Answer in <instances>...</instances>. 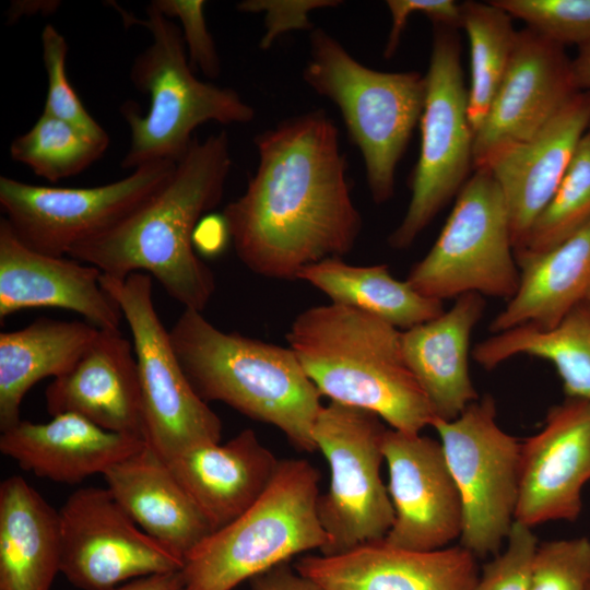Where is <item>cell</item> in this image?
<instances>
[{"label": "cell", "instance_id": "1", "mask_svg": "<svg viewBox=\"0 0 590 590\" xmlns=\"http://www.w3.org/2000/svg\"><path fill=\"white\" fill-rule=\"evenodd\" d=\"M255 145L257 168L222 213L238 259L261 276L295 280L311 264L349 253L363 221L328 114L286 118L257 134Z\"/></svg>", "mask_w": 590, "mask_h": 590}, {"label": "cell", "instance_id": "2", "mask_svg": "<svg viewBox=\"0 0 590 590\" xmlns=\"http://www.w3.org/2000/svg\"><path fill=\"white\" fill-rule=\"evenodd\" d=\"M231 166L225 130L194 138L158 191L68 257L118 279L146 271L185 308L202 312L214 294L215 278L196 253L193 234L202 215L221 202Z\"/></svg>", "mask_w": 590, "mask_h": 590}, {"label": "cell", "instance_id": "3", "mask_svg": "<svg viewBox=\"0 0 590 590\" xmlns=\"http://www.w3.org/2000/svg\"><path fill=\"white\" fill-rule=\"evenodd\" d=\"M401 333L368 312L330 303L298 314L286 340L321 396L421 434L436 415L405 362Z\"/></svg>", "mask_w": 590, "mask_h": 590}, {"label": "cell", "instance_id": "4", "mask_svg": "<svg viewBox=\"0 0 590 590\" xmlns=\"http://www.w3.org/2000/svg\"><path fill=\"white\" fill-rule=\"evenodd\" d=\"M169 334L180 366L203 401L223 402L275 426L298 450L317 449L312 429L321 394L290 347L224 332L188 308Z\"/></svg>", "mask_w": 590, "mask_h": 590}, {"label": "cell", "instance_id": "5", "mask_svg": "<svg viewBox=\"0 0 590 590\" xmlns=\"http://www.w3.org/2000/svg\"><path fill=\"white\" fill-rule=\"evenodd\" d=\"M111 5L127 27L143 26L152 37L130 69L132 85L150 96L149 109L142 115L130 101L120 107L131 134L122 168L135 169L156 162L177 164L189 150L193 131L202 123L215 121L227 126L253 120V107L237 91L194 75L176 23L151 3L145 19L126 12L116 3Z\"/></svg>", "mask_w": 590, "mask_h": 590}, {"label": "cell", "instance_id": "6", "mask_svg": "<svg viewBox=\"0 0 590 590\" xmlns=\"http://www.w3.org/2000/svg\"><path fill=\"white\" fill-rule=\"evenodd\" d=\"M303 80L339 108L362 154L371 199L377 204L389 201L397 165L423 113L425 75L370 69L330 33L314 28Z\"/></svg>", "mask_w": 590, "mask_h": 590}, {"label": "cell", "instance_id": "7", "mask_svg": "<svg viewBox=\"0 0 590 590\" xmlns=\"http://www.w3.org/2000/svg\"><path fill=\"white\" fill-rule=\"evenodd\" d=\"M319 480L307 460H280L257 502L186 556L184 590H232L297 554L320 551L327 538L317 511Z\"/></svg>", "mask_w": 590, "mask_h": 590}, {"label": "cell", "instance_id": "8", "mask_svg": "<svg viewBox=\"0 0 590 590\" xmlns=\"http://www.w3.org/2000/svg\"><path fill=\"white\" fill-rule=\"evenodd\" d=\"M99 282L120 308L132 335L146 444L168 461L188 448L220 442L222 422L179 364L169 331L154 306L152 276L134 272L118 279L102 273Z\"/></svg>", "mask_w": 590, "mask_h": 590}, {"label": "cell", "instance_id": "9", "mask_svg": "<svg viewBox=\"0 0 590 590\" xmlns=\"http://www.w3.org/2000/svg\"><path fill=\"white\" fill-rule=\"evenodd\" d=\"M507 205L487 169H474L429 251L406 281L444 302L469 293L507 299L519 285Z\"/></svg>", "mask_w": 590, "mask_h": 590}, {"label": "cell", "instance_id": "10", "mask_svg": "<svg viewBox=\"0 0 590 590\" xmlns=\"http://www.w3.org/2000/svg\"><path fill=\"white\" fill-rule=\"evenodd\" d=\"M456 30L434 25L426 95L420 119V156L403 219L388 238L394 249L410 247L441 209L457 197L474 169L475 132Z\"/></svg>", "mask_w": 590, "mask_h": 590}, {"label": "cell", "instance_id": "11", "mask_svg": "<svg viewBox=\"0 0 590 590\" xmlns=\"http://www.w3.org/2000/svg\"><path fill=\"white\" fill-rule=\"evenodd\" d=\"M386 430L370 411L331 401L322 405L312 429L330 469L329 487L317 503L327 538L321 555L384 540L389 532L394 509L380 475Z\"/></svg>", "mask_w": 590, "mask_h": 590}, {"label": "cell", "instance_id": "12", "mask_svg": "<svg viewBox=\"0 0 590 590\" xmlns=\"http://www.w3.org/2000/svg\"><path fill=\"white\" fill-rule=\"evenodd\" d=\"M432 427L461 498L460 545L475 557L496 554L515 522L521 444L497 424L489 394Z\"/></svg>", "mask_w": 590, "mask_h": 590}, {"label": "cell", "instance_id": "13", "mask_svg": "<svg viewBox=\"0 0 590 590\" xmlns=\"http://www.w3.org/2000/svg\"><path fill=\"white\" fill-rule=\"evenodd\" d=\"M176 164L156 162L110 184L62 188L0 177L4 219L27 247L64 257L75 246L122 222L172 177Z\"/></svg>", "mask_w": 590, "mask_h": 590}, {"label": "cell", "instance_id": "14", "mask_svg": "<svg viewBox=\"0 0 590 590\" xmlns=\"http://www.w3.org/2000/svg\"><path fill=\"white\" fill-rule=\"evenodd\" d=\"M60 573L82 590H113L129 579L179 571L184 560L148 535L107 487L74 491L59 510Z\"/></svg>", "mask_w": 590, "mask_h": 590}, {"label": "cell", "instance_id": "15", "mask_svg": "<svg viewBox=\"0 0 590 590\" xmlns=\"http://www.w3.org/2000/svg\"><path fill=\"white\" fill-rule=\"evenodd\" d=\"M382 451L394 509L384 541L403 550L434 551L460 538L461 498L440 441L387 428Z\"/></svg>", "mask_w": 590, "mask_h": 590}, {"label": "cell", "instance_id": "16", "mask_svg": "<svg viewBox=\"0 0 590 590\" xmlns=\"http://www.w3.org/2000/svg\"><path fill=\"white\" fill-rule=\"evenodd\" d=\"M577 92L565 47L520 30L509 68L475 132L474 169L534 135Z\"/></svg>", "mask_w": 590, "mask_h": 590}, {"label": "cell", "instance_id": "17", "mask_svg": "<svg viewBox=\"0 0 590 590\" xmlns=\"http://www.w3.org/2000/svg\"><path fill=\"white\" fill-rule=\"evenodd\" d=\"M590 481V402L566 398L548 409L542 429L521 444L515 520L533 528L575 521Z\"/></svg>", "mask_w": 590, "mask_h": 590}, {"label": "cell", "instance_id": "18", "mask_svg": "<svg viewBox=\"0 0 590 590\" xmlns=\"http://www.w3.org/2000/svg\"><path fill=\"white\" fill-rule=\"evenodd\" d=\"M475 558L460 544L410 551L379 540L337 555L304 556L294 567L320 590H473Z\"/></svg>", "mask_w": 590, "mask_h": 590}, {"label": "cell", "instance_id": "19", "mask_svg": "<svg viewBox=\"0 0 590 590\" xmlns=\"http://www.w3.org/2000/svg\"><path fill=\"white\" fill-rule=\"evenodd\" d=\"M102 272L68 256L55 257L23 244L0 219V319L28 308L80 314L98 329L117 330L122 312L101 286Z\"/></svg>", "mask_w": 590, "mask_h": 590}, {"label": "cell", "instance_id": "20", "mask_svg": "<svg viewBox=\"0 0 590 590\" xmlns=\"http://www.w3.org/2000/svg\"><path fill=\"white\" fill-rule=\"evenodd\" d=\"M589 126L590 91H578L534 135L483 168L505 199L515 251L560 184Z\"/></svg>", "mask_w": 590, "mask_h": 590}, {"label": "cell", "instance_id": "21", "mask_svg": "<svg viewBox=\"0 0 590 590\" xmlns=\"http://www.w3.org/2000/svg\"><path fill=\"white\" fill-rule=\"evenodd\" d=\"M45 400L51 416L75 413L108 432L144 439L135 356L119 329H99L72 368L48 385Z\"/></svg>", "mask_w": 590, "mask_h": 590}, {"label": "cell", "instance_id": "22", "mask_svg": "<svg viewBox=\"0 0 590 590\" xmlns=\"http://www.w3.org/2000/svg\"><path fill=\"white\" fill-rule=\"evenodd\" d=\"M166 462L213 532L257 502L280 460L247 428L225 444L198 445Z\"/></svg>", "mask_w": 590, "mask_h": 590}, {"label": "cell", "instance_id": "23", "mask_svg": "<svg viewBox=\"0 0 590 590\" xmlns=\"http://www.w3.org/2000/svg\"><path fill=\"white\" fill-rule=\"evenodd\" d=\"M145 444L139 437L103 429L75 413L55 415L47 423L21 420L0 436V451L20 468L67 484L104 474Z\"/></svg>", "mask_w": 590, "mask_h": 590}, {"label": "cell", "instance_id": "24", "mask_svg": "<svg viewBox=\"0 0 590 590\" xmlns=\"http://www.w3.org/2000/svg\"><path fill=\"white\" fill-rule=\"evenodd\" d=\"M485 297L469 293L435 319L401 333L405 362L436 418L451 421L479 399L469 370L470 340Z\"/></svg>", "mask_w": 590, "mask_h": 590}, {"label": "cell", "instance_id": "25", "mask_svg": "<svg viewBox=\"0 0 590 590\" xmlns=\"http://www.w3.org/2000/svg\"><path fill=\"white\" fill-rule=\"evenodd\" d=\"M103 475L106 487L137 526L184 563L212 532L167 462L148 444Z\"/></svg>", "mask_w": 590, "mask_h": 590}, {"label": "cell", "instance_id": "26", "mask_svg": "<svg viewBox=\"0 0 590 590\" xmlns=\"http://www.w3.org/2000/svg\"><path fill=\"white\" fill-rule=\"evenodd\" d=\"M516 260L519 285L493 318V334L522 324L551 329L583 302L590 286V221L553 248L519 253Z\"/></svg>", "mask_w": 590, "mask_h": 590}, {"label": "cell", "instance_id": "27", "mask_svg": "<svg viewBox=\"0 0 590 590\" xmlns=\"http://www.w3.org/2000/svg\"><path fill=\"white\" fill-rule=\"evenodd\" d=\"M59 511L22 476L0 484V590H50L60 573Z\"/></svg>", "mask_w": 590, "mask_h": 590}, {"label": "cell", "instance_id": "28", "mask_svg": "<svg viewBox=\"0 0 590 590\" xmlns=\"http://www.w3.org/2000/svg\"><path fill=\"white\" fill-rule=\"evenodd\" d=\"M90 322L37 318L28 326L0 333V429L20 421L27 391L46 377L72 368L97 335Z\"/></svg>", "mask_w": 590, "mask_h": 590}, {"label": "cell", "instance_id": "29", "mask_svg": "<svg viewBox=\"0 0 590 590\" xmlns=\"http://www.w3.org/2000/svg\"><path fill=\"white\" fill-rule=\"evenodd\" d=\"M297 279L324 293L331 303L368 312L401 331L445 311L444 302L420 294L406 280H397L385 264L353 266L330 258L305 268Z\"/></svg>", "mask_w": 590, "mask_h": 590}, {"label": "cell", "instance_id": "30", "mask_svg": "<svg viewBox=\"0 0 590 590\" xmlns=\"http://www.w3.org/2000/svg\"><path fill=\"white\" fill-rule=\"evenodd\" d=\"M519 355L548 361L566 398L590 402V305L581 302L551 329L522 324L494 333L472 351L473 359L487 370Z\"/></svg>", "mask_w": 590, "mask_h": 590}, {"label": "cell", "instance_id": "31", "mask_svg": "<svg viewBox=\"0 0 590 590\" xmlns=\"http://www.w3.org/2000/svg\"><path fill=\"white\" fill-rule=\"evenodd\" d=\"M470 45L469 118L474 132L482 125L512 59L518 32L512 17L493 0L461 3Z\"/></svg>", "mask_w": 590, "mask_h": 590}, {"label": "cell", "instance_id": "32", "mask_svg": "<svg viewBox=\"0 0 590 590\" xmlns=\"http://www.w3.org/2000/svg\"><path fill=\"white\" fill-rule=\"evenodd\" d=\"M109 143L105 130L91 131L43 111L30 130L13 139L9 152L12 161L56 184L87 169Z\"/></svg>", "mask_w": 590, "mask_h": 590}, {"label": "cell", "instance_id": "33", "mask_svg": "<svg viewBox=\"0 0 590 590\" xmlns=\"http://www.w3.org/2000/svg\"><path fill=\"white\" fill-rule=\"evenodd\" d=\"M589 221L590 135L587 132L560 184L532 223L515 256L548 250Z\"/></svg>", "mask_w": 590, "mask_h": 590}, {"label": "cell", "instance_id": "34", "mask_svg": "<svg viewBox=\"0 0 590 590\" xmlns=\"http://www.w3.org/2000/svg\"><path fill=\"white\" fill-rule=\"evenodd\" d=\"M512 19L562 46L590 42V0H493Z\"/></svg>", "mask_w": 590, "mask_h": 590}, {"label": "cell", "instance_id": "35", "mask_svg": "<svg viewBox=\"0 0 590 590\" xmlns=\"http://www.w3.org/2000/svg\"><path fill=\"white\" fill-rule=\"evenodd\" d=\"M590 539L554 540L538 545L529 590H588Z\"/></svg>", "mask_w": 590, "mask_h": 590}, {"label": "cell", "instance_id": "36", "mask_svg": "<svg viewBox=\"0 0 590 590\" xmlns=\"http://www.w3.org/2000/svg\"><path fill=\"white\" fill-rule=\"evenodd\" d=\"M40 42L47 75V94L43 111L91 131L104 130L86 110L68 79L67 39L54 25L47 24L42 31Z\"/></svg>", "mask_w": 590, "mask_h": 590}, {"label": "cell", "instance_id": "37", "mask_svg": "<svg viewBox=\"0 0 590 590\" xmlns=\"http://www.w3.org/2000/svg\"><path fill=\"white\" fill-rule=\"evenodd\" d=\"M506 541L504 552L483 567L473 590H529L536 535L515 520Z\"/></svg>", "mask_w": 590, "mask_h": 590}, {"label": "cell", "instance_id": "38", "mask_svg": "<svg viewBox=\"0 0 590 590\" xmlns=\"http://www.w3.org/2000/svg\"><path fill=\"white\" fill-rule=\"evenodd\" d=\"M151 4L168 19H177L190 66L210 79L221 72L217 49L208 30L203 0H153Z\"/></svg>", "mask_w": 590, "mask_h": 590}, {"label": "cell", "instance_id": "39", "mask_svg": "<svg viewBox=\"0 0 590 590\" xmlns=\"http://www.w3.org/2000/svg\"><path fill=\"white\" fill-rule=\"evenodd\" d=\"M337 0H245L237 4L244 13H262L264 33L259 47L269 49L281 35L291 31L309 30L314 26L309 13L317 9L338 7Z\"/></svg>", "mask_w": 590, "mask_h": 590}, {"label": "cell", "instance_id": "40", "mask_svg": "<svg viewBox=\"0 0 590 590\" xmlns=\"http://www.w3.org/2000/svg\"><path fill=\"white\" fill-rule=\"evenodd\" d=\"M391 26L385 45L384 57L389 59L397 51L406 23L415 13L428 17L433 25L459 30L462 25L461 3L453 0H388Z\"/></svg>", "mask_w": 590, "mask_h": 590}, {"label": "cell", "instance_id": "41", "mask_svg": "<svg viewBox=\"0 0 590 590\" xmlns=\"http://www.w3.org/2000/svg\"><path fill=\"white\" fill-rule=\"evenodd\" d=\"M250 590H320L310 579L300 575L287 562L250 579Z\"/></svg>", "mask_w": 590, "mask_h": 590}, {"label": "cell", "instance_id": "42", "mask_svg": "<svg viewBox=\"0 0 590 590\" xmlns=\"http://www.w3.org/2000/svg\"><path fill=\"white\" fill-rule=\"evenodd\" d=\"M113 590H184L181 570L134 579Z\"/></svg>", "mask_w": 590, "mask_h": 590}, {"label": "cell", "instance_id": "43", "mask_svg": "<svg viewBox=\"0 0 590 590\" xmlns=\"http://www.w3.org/2000/svg\"><path fill=\"white\" fill-rule=\"evenodd\" d=\"M573 79L578 91H590V42L578 47L571 59Z\"/></svg>", "mask_w": 590, "mask_h": 590}, {"label": "cell", "instance_id": "44", "mask_svg": "<svg viewBox=\"0 0 590 590\" xmlns=\"http://www.w3.org/2000/svg\"><path fill=\"white\" fill-rule=\"evenodd\" d=\"M59 4V1H13L7 13L8 22L14 23L21 16L49 14L55 12Z\"/></svg>", "mask_w": 590, "mask_h": 590}, {"label": "cell", "instance_id": "45", "mask_svg": "<svg viewBox=\"0 0 590 590\" xmlns=\"http://www.w3.org/2000/svg\"><path fill=\"white\" fill-rule=\"evenodd\" d=\"M587 304L590 305V286L586 293V296H585V299H583Z\"/></svg>", "mask_w": 590, "mask_h": 590}, {"label": "cell", "instance_id": "46", "mask_svg": "<svg viewBox=\"0 0 590 590\" xmlns=\"http://www.w3.org/2000/svg\"><path fill=\"white\" fill-rule=\"evenodd\" d=\"M587 132H588V134L590 135V126H589V128H588V131H587Z\"/></svg>", "mask_w": 590, "mask_h": 590}, {"label": "cell", "instance_id": "47", "mask_svg": "<svg viewBox=\"0 0 590 590\" xmlns=\"http://www.w3.org/2000/svg\"><path fill=\"white\" fill-rule=\"evenodd\" d=\"M588 590H590V586H589V589H588Z\"/></svg>", "mask_w": 590, "mask_h": 590}]
</instances>
